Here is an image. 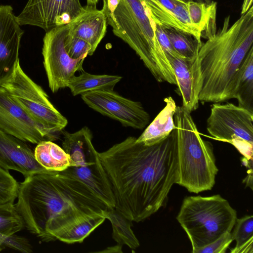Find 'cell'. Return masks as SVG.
Masks as SVG:
<instances>
[{
  "label": "cell",
  "instance_id": "1",
  "mask_svg": "<svg viewBox=\"0 0 253 253\" xmlns=\"http://www.w3.org/2000/svg\"><path fill=\"white\" fill-rule=\"evenodd\" d=\"M128 136L98 155L115 201V209L139 222L163 205L178 177L173 131L152 145Z\"/></svg>",
  "mask_w": 253,
  "mask_h": 253
},
{
  "label": "cell",
  "instance_id": "2",
  "mask_svg": "<svg viewBox=\"0 0 253 253\" xmlns=\"http://www.w3.org/2000/svg\"><path fill=\"white\" fill-rule=\"evenodd\" d=\"M17 198L15 206L25 227L45 242L57 240L89 216L105 217L109 209L90 187L66 170L25 177Z\"/></svg>",
  "mask_w": 253,
  "mask_h": 253
},
{
  "label": "cell",
  "instance_id": "3",
  "mask_svg": "<svg viewBox=\"0 0 253 253\" xmlns=\"http://www.w3.org/2000/svg\"><path fill=\"white\" fill-rule=\"evenodd\" d=\"M253 43V6L232 25L230 15L224 18L222 26L198 52L199 101L220 103L232 98L236 73Z\"/></svg>",
  "mask_w": 253,
  "mask_h": 253
},
{
  "label": "cell",
  "instance_id": "4",
  "mask_svg": "<svg viewBox=\"0 0 253 253\" xmlns=\"http://www.w3.org/2000/svg\"><path fill=\"white\" fill-rule=\"evenodd\" d=\"M114 34L135 52L156 81L176 84L172 68L157 39L154 22L142 0H120L107 21Z\"/></svg>",
  "mask_w": 253,
  "mask_h": 253
},
{
  "label": "cell",
  "instance_id": "5",
  "mask_svg": "<svg viewBox=\"0 0 253 253\" xmlns=\"http://www.w3.org/2000/svg\"><path fill=\"white\" fill-rule=\"evenodd\" d=\"M174 122L177 184L196 194L211 190L218 171L212 144L201 137L191 113L182 106H176Z\"/></svg>",
  "mask_w": 253,
  "mask_h": 253
},
{
  "label": "cell",
  "instance_id": "6",
  "mask_svg": "<svg viewBox=\"0 0 253 253\" xmlns=\"http://www.w3.org/2000/svg\"><path fill=\"white\" fill-rule=\"evenodd\" d=\"M237 218L236 211L220 195L185 198L176 217L190 241L193 253L231 232Z\"/></svg>",
  "mask_w": 253,
  "mask_h": 253
},
{
  "label": "cell",
  "instance_id": "7",
  "mask_svg": "<svg viewBox=\"0 0 253 253\" xmlns=\"http://www.w3.org/2000/svg\"><path fill=\"white\" fill-rule=\"evenodd\" d=\"M63 134L62 147L71 161L66 170L85 183L109 209L114 208V197L99 152L92 143L91 130L84 126L73 133L63 131Z\"/></svg>",
  "mask_w": 253,
  "mask_h": 253
},
{
  "label": "cell",
  "instance_id": "8",
  "mask_svg": "<svg viewBox=\"0 0 253 253\" xmlns=\"http://www.w3.org/2000/svg\"><path fill=\"white\" fill-rule=\"evenodd\" d=\"M24 111L48 132L58 136L68 124L53 105L42 88L17 64L12 77L1 84Z\"/></svg>",
  "mask_w": 253,
  "mask_h": 253
},
{
  "label": "cell",
  "instance_id": "9",
  "mask_svg": "<svg viewBox=\"0 0 253 253\" xmlns=\"http://www.w3.org/2000/svg\"><path fill=\"white\" fill-rule=\"evenodd\" d=\"M207 129L215 139L233 145L249 160L253 154V114L232 103H214Z\"/></svg>",
  "mask_w": 253,
  "mask_h": 253
},
{
  "label": "cell",
  "instance_id": "10",
  "mask_svg": "<svg viewBox=\"0 0 253 253\" xmlns=\"http://www.w3.org/2000/svg\"><path fill=\"white\" fill-rule=\"evenodd\" d=\"M68 27V24L54 27L46 31L43 39V65L53 93L66 87L76 72L83 71L85 57L72 58L65 49L64 41Z\"/></svg>",
  "mask_w": 253,
  "mask_h": 253
},
{
  "label": "cell",
  "instance_id": "11",
  "mask_svg": "<svg viewBox=\"0 0 253 253\" xmlns=\"http://www.w3.org/2000/svg\"><path fill=\"white\" fill-rule=\"evenodd\" d=\"M81 95L88 107L125 126L143 129L149 123L150 115L140 102L125 98L113 90H94Z\"/></svg>",
  "mask_w": 253,
  "mask_h": 253
},
{
  "label": "cell",
  "instance_id": "12",
  "mask_svg": "<svg viewBox=\"0 0 253 253\" xmlns=\"http://www.w3.org/2000/svg\"><path fill=\"white\" fill-rule=\"evenodd\" d=\"M85 9L80 0H28L17 19L21 26H37L46 32L70 23Z\"/></svg>",
  "mask_w": 253,
  "mask_h": 253
},
{
  "label": "cell",
  "instance_id": "13",
  "mask_svg": "<svg viewBox=\"0 0 253 253\" xmlns=\"http://www.w3.org/2000/svg\"><path fill=\"white\" fill-rule=\"evenodd\" d=\"M0 130L24 141L37 144L58 137L34 121L2 86H0Z\"/></svg>",
  "mask_w": 253,
  "mask_h": 253
},
{
  "label": "cell",
  "instance_id": "14",
  "mask_svg": "<svg viewBox=\"0 0 253 253\" xmlns=\"http://www.w3.org/2000/svg\"><path fill=\"white\" fill-rule=\"evenodd\" d=\"M9 5H0V86L12 76L17 64L24 34Z\"/></svg>",
  "mask_w": 253,
  "mask_h": 253
},
{
  "label": "cell",
  "instance_id": "15",
  "mask_svg": "<svg viewBox=\"0 0 253 253\" xmlns=\"http://www.w3.org/2000/svg\"><path fill=\"white\" fill-rule=\"evenodd\" d=\"M152 21L192 36L202 43L201 34L191 23L187 2L183 0H142Z\"/></svg>",
  "mask_w": 253,
  "mask_h": 253
},
{
  "label": "cell",
  "instance_id": "16",
  "mask_svg": "<svg viewBox=\"0 0 253 253\" xmlns=\"http://www.w3.org/2000/svg\"><path fill=\"white\" fill-rule=\"evenodd\" d=\"M0 167L21 173L25 177L47 170L36 160L25 141L0 130Z\"/></svg>",
  "mask_w": 253,
  "mask_h": 253
},
{
  "label": "cell",
  "instance_id": "17",
  "mask_svg": "<svg viewBox=\"0 0 253 253\" xmlns=\"http://www.w3.org/2000/svg\"><path fill=\"white\" fill-rule=\"evenodd\" d=\"M174 72L182 106L188 112L199 107V96L202 86V75L198 57L188 59L167 57Z\"/></svg>",
  "mask_w": 253,
  "mask_h": 253
},
{
  "label": "cell",
  "instance_id": "18",
  "mask_svg": "<svg viewBox=\"0 0 253 253\" xmlns=\"http://www.w3.org/2000/svg\"><path fill=\"white\" fill-rule=\"evenodd\" d=\"M84 12L68 24V34L79 38L88 43L91 55L105 37L107 18L104 10L86 5Z\"/></svg>",
  "mask_w": 253,
  "mask_h": 253
},
{
  "label": "cell",
  "instance_id": "19",
  "mask_svg": "<svg viewBox=\"0 0 253 253\" xmlns=\"http://www.w3.org/2000/svg\"><path fill=\"white\" fill-rule=\"evenodd\" d=\"M166 105L155 119L136 138V142L145 145H152L161 141L173 130L174 115L176 105L171 96L164 100Z\"/></svg>",
  "mask_w": 253,
  "mask_h": 253
},
{
  "label": "cell",
  "instance_id": "20",
  "mask_svg": "<svg viewBox=\"0 0 253 253\" xmlns=\"http://www.w3.org/2000/svg\"><path fill=\"white\" fill-rule=\"evenodd\" d=\"M232 98L238 100V106L253 114V46L237 71Z\"/></svg>",
  "mask_w": 253,
  "mask_h": 253
},
{
  "label": "cell",
  "instance_id": "21",
  "mask_svg": "<svg viewBox=\"0 0 253 253\" xmlns=\"http://www.w3.org/2000/svg\"><path fill=\"white\" fill-rule=\"evenodd\" d=\"M187 9L192 24L201 33L202 38L207 40L216 32V16L217 3L194 1L187 2Z\"/></svg>",
  "mask_w": 253,
  "mask_h": 253
},
{
  "label": "cell",
  "instance_id": "22",
  "mask_svg": "<svg viewBox=\"0 0 253 253\" xmlns=\"http://www.w3.org/2000/svg\"><path fill=\"white\" fill-rule=\"evenodd\" d=\"M122 79L118 75H93L83 70L79 76L75 75L69 80L67 87L74 96L94 90H113Z\"/></svg>",
  "mask_w": 253,
  "mask_h": 253
},
{
  "label": "cell",
  "instance_id": "23",
  "mask_svg": "<svg viewBox=\"0 0 253 253\" xmlns=\"http://www.w3.org/2000/svg\"><path fill=\"white\" fill-rule=\"evenodd\" d=\"M34 152L37 161L47 170L63 171L70 165L69 155L63 148L52 141L44 140L39 143Z\"/></svg>",
  "mask_w": 253,
  "mask_h": 253
},
{
  "label": "cell",
  "instance_id": "24",
  "mask_svg": "<svg viewBox=\"0 0 253 253\" xmlns=\"http://www.w3.org/2000/svg\"><path fill=\"white\" fill-rule=\"evenodd\" d=\"M113 228L112 237L117 244L125 245L135 250L139 246V242L131 228V222L115 208L109 209L105 214Z\"/></svg>",
  "mask_w": 253,
  "mask_h": 253
},
{
  "label": "cell",
  "instance_id": "25",
  "mask_svg": "<svg viewBox=\"0 0 253 253\" xmlns=\"http://www.w3.org/2000/svg\"><path fill=\"white\" fill-rule=\"evenodd\" d=\"M231 233L235 247L231 249L232 253H253V216L246 215L237 218Z\"/></svg>",
  "mask_w": 253,
  "mask_h": 253
},
{
  "label": "cell",
  "instance_id": "26",
  "mask_svg": "<svg viewBox=\"0 0 253 253\" xmlns=\"http://www.w3.org/2000/svg\"><path fill=\"white\" fill-rule=\"evenodd\" d=\"M25 226L24 219L13 203L0 205V252L5 238L21 231Z\"/></svg>",
  "mask_w": 253,
  "mask_h": 253
},
{
  "label": "cell",
  "instance_id": "27",
  "mask_svg": "<svg viewBox=\"0 0 253 253\" xmlns=\"http://www.w3.org/2000/svg\"><path fill=\"white\" fill-rule=\"evenodd\" d=\"M163 28L174 49L181 56L191 59L198 56L202 42L199 43L192 36L183 32Z\"/></svg>",
  "mask_w": 253,
  "mask_h": 253
},
{
  "label": "cell",
  "instance_id": "28",
  "mask_svg": "<svg viewBox=\"0 0 253 253\" xmlns=\"http://www.w3.org/2000/svg\"><path fill=\"white\" fill-rule=\"evenodd\" d=\"M106 219L102 215L89 216L59 235L57 240L67 243H81Z\"/></svg>",
  "mask_w": 253,
  "mask_h": 253
},
{
  "label": "cell",
  "instance_id": "29",
  "mask_svg": "<svg viewBox=\"0 0 253 253\" xmlns=\"http://www.w3.org/2000/svg\"><path fill=\"white\" fill-rule=\"evenodd\" d=\"M19 184L8 170L0 167V205L13 203L17 197Z\"/></svg>",
  "mask_w": 253,
  "mask_h": 253
},
{
  "label": "cell",
  "instance_id": "30",
  "mask_svg": "<svg viewBox=\"0 0 253 253\" xmlns=\"http://www.w3.org/2000/svg\"><path fill=\"white\" fill-rule=\"evenodd\" d=\"M64 46L66 52L72 58L78 59L91 55V47L88 43L68 33L65 36Z\"/></svg>",
  "mask_w": 253,
  "mask_h": 253
},
{
  "label": "cell",
  "instance_id": "31",
  "mask_svg": "<svg viewBox=\"0 0 253 253\" xmlns=\"http://www.w3.org/2000/svg\"><path fill=\"white\" fill-rule=\"evenodd\" d=\"M233 241L231 233L227 232L214 242L197 250L195 253H225Z\"/></svg>",
  "mask_w": 253,
  "mask_h": 253
},
{
  "label": "cell",
  "instance_id": "32",
  "mask_svg": "<svg viewBox=\"0 0 253 253\" xmlns=\"http://www.w3.org/2000/svg\"><path fill=\"white\" fill-rule=\"evenodd\" d=\"M154 25L156 36L166 56L167 57H183L174 49L164 28L155 23Z\"/></svg>",
  "mask_w": 253,
  "mask_h": 253
},
{
  "label": "cell",
  "instance_id": "33",
  "mask_svg": "<svg viewBox=\"0 0 253 253\" xmlns=\"http://www.w3.org/2000/svg\"><path fill=\"white\" fill-rule=\"evenodd\" d=\"M3 246L7 247L24 253L33 252L32 247L27 239L12 234L5 238Z\"/></svg>",
  "mask_w": 253,
  "mask_h": 253
},
{
  "label": "cell",
  "instance_id": "34",
  "mask_svg": "<svg viewBox=\"0 0 253 253\" xmlns=\"http://www.w3.org/2000/svg\"><path fill=\"white\" fill-rule=\"evenodd\" d=\"M120 0H103V7L106 13L107 21L114 17V12L117 7Z\"/></svg>",
  "mask_w": 253,
  "mask_h": 253
},
{
  "label": "cell",
  "instance_id": "35",
  "mask_svg": "<svg viewBox=\"0 0 253 253\" xmlns=\"http://www.w3.org/2000/svg\"><path fill=\"white\" fill-rule=\"evenodd\" d=\"M249 168L248 173L247 177L243 180V183H245L247 186L250 187L253 189V167H248Z\"/></svg>",
  "mask_w": 253,
  "mask_h": 253
},
{
  "label": "cell",
  "instance_id": "36",
  "mask_svg": "<svg viewBox=\"0 0 253 253\" xmlns=\"http://www.w3.org/2000/svg\"><path fill=\"white\" fill-rule=\"evenodd\" d=\"M122 246L121 245L117 244L115 246L108 247L105 250L97 252L98 253H123L122 251Z\"/></svg>",
  "mask_w": 253,
  "mask_h": 253
},
{
  "label": "cell",
  "instance_id": "37",
  "mask_svg": "<svg viewBox=\"0 0 253 253\" xmlns=\"http://www.w3.org/2000/svg\"><path fill=\"white\" fill-rule=\"evenodd\" d=\"M253 6V0H244L242 5L241 14L245 13Z\"/></svg>",
  "mask_w": 253,
  "mask_h": 253
},
{
  "label": "cell",
  "instance_id": "38",
  "mask_svg": "<svg viewBox=\"0 0 253 253\" xmlns=\"http://www.w3.org/2000/svg\"><path fill=\"white\" fill-rule=\"evenodd\" d=\"M99 0H86L87 5L96 7V5Z\"/></svg>",
  "mask_w": 253,
  "mask_h": 253
},
{
  "label": "cell",
  "instance_id": "39",
  "mask_svg": "<svg viewBox=\"0 0 253 253\" xmlns=\"http://www.w3.org/2000/svg\"><path fill=\"white\" fill-rule=\"evenodd\" d=\"M186 2H188L189 1H194L196 2H205V0H183Z\"/></svg>",
  "mask_w": 253,
  "mask_h": 253
},
{
  "label": "cell",
  "instance_id": "40",
  "mask_svg": "<svg viewBox=\"0 0 253 253\" xmlns=\"http://www.w3.org/2000/svg\"><path fill=\"white\" fill-rule=\"evenodd\" d=\"M212 0H205V1L207 3H210Z\"/></svg>",
  "mask_w": 253,
  "mask_h": 253
}]
</instances>
